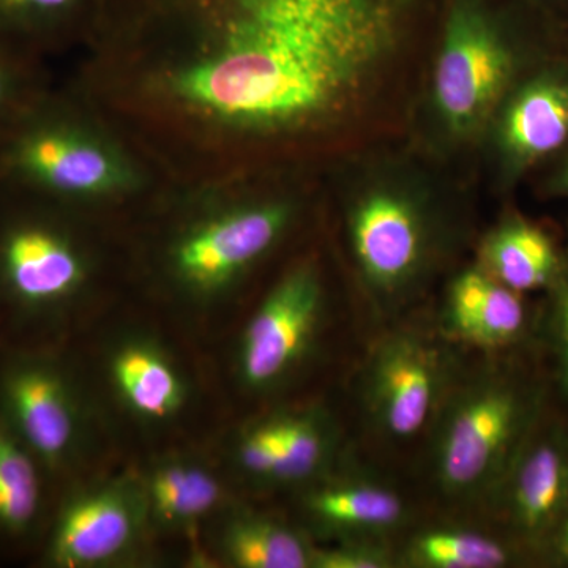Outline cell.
<instances>
[{
    "label": "cell",
    "instance_id": "obj_20",
    "mask_svg": "<svg viewBox=\"0 0 568 568\" xmlns=\"http://www.w3.org/2000/svg\"><path fill=\"white\" fill-rule=\"evenodd\" d=\"M40 506V480L33 454L0 422V528L24 532Z\"/></svg>",
    "mask_w": 568,
    "mask_h": 568
},
{
    "label": "cell",
    "instance_id": "obj_7",
    "mask_svg": "<svg viewBox=\"0 0 568 568\" xmlns=\"http://www.w3.org/2000/svg\"><path fill=\"white\" fill-rule=\"evenodd\" d=\"M84 265L52 224L18 216L0 230V286L26 306L58 305L77 293Z\"/></svg>",
    "mask_w": 568,
    "mask_h": 568
},
{
    "label": "cell",
    "instance_id": "obj_27",
    "mask_svg": "<svg viewBox=\"0 0 568 568\" xmlns=\"http://www.w3.org/2000/svg\"><path fill=\"white\" fill-rule=\"evenodd\" d=\"M547 548L551 549L552 558L556 562L568 567V511L566 517L560 519L558 528L548 538Z\"/></svg>",
    "mask_w": 568,
    "mask_h": 568
},
{
    "label": "cell",
    "instance_id": "obj_8",
    "mask_svg": "<svg viewBox=\"0 0 568 568\" xmlns=\"http://www.w3.org/2000/svg\"><path fill=\"white\" fill-rule=\"evenodd\" d=\"M351 237L366 282L394 297L420 272L426 253L424 216L405 197L375 193L351 215Z\"/></svg>",
    "mask_w": 568,
    "mask_h": 568
},
{
    "label": "cell",
    "instance_id": "obj_23",
    "mask_svg": "<svg viewBox=\"0 0 568 568\" xmlns=\"http://www.w3.org/2000/svg\"><path fill=\"white\" fill-rule=\"evenodd\" d=\"M278 457L280 436L276 418L254 426L239 443V465L254 477L274 480Z\"/></svg>",
    "mask_w": 568,
    "mask_h": 568
},
{
    "label": "cell",
    "instance_id": "obj_13",
    "mask_svg": "<svg viewBox=\"0 0 568 568\" xmlns=\"http://www.w3.org/2000/svg\"><path fill=\"white\" fill-rule=\"evenodd\" d=\"M526 324L517 291L485 271H467L452 284L446 325L462 342L480 347L510 345Z\"/></svg>",
    "mask_w": 568,
    "mask_h": 568
},
{
    "label": "cell",
    "instance_id": "obj_25",
    "mask_svg": "<svg viewBox=\"0 0 568 568\" xmlns=\"http://www.w3.org/2000/svg\"><path fill=\"white\" fill-rule=\"evenodd\" d=\"M394 566L390 552L369 538L345 540L327 549H313L315 568H388Z\"/></svg>",
    "mask_w": 568,
    "mask_h": 568
},
{
    "label": "cell",
    "instance_id": "obj_4",
    "mask_svg": "<svg viewBox=\"0 0 568 568\" xmlns=\"http://www.w3.org/2000/svg\"><path fill=\"white\" fill-rule=\"evenodd\" d=\"M323 316V286L315 268H294L276 284L244 332L239 368L253 390L290 376L308 353Z\"/></svg>",
    "mask_w": 568,
    "mask_h": 568
},
{
    "label": "cell",
    "instance_id": "obj_11",
    "mask_svg": "<svg viewBox=\"0 0 568 568\" xmlns=\"http://www.w3.org/2000/svg\"><path fill=\"white\" fill-rule=\"evenodd\" d=\"M11 429L33 457L59 465L78 435L73 396L54 368L37 362L11 366L2 384Z\"/></svg>",
    "mask_w": 568,
    "mask_h": 568
},
{
    "label": "cell",
    "instance_id": "obj_14",
    "mask_svg": "<svg viewBox=\"0 0 568 568\" xmlns=\"http://www.w3.org/2000/svg\"><path fill=\"white\" fill-rule=\"evenodd\" d=\"M308 514L321 528L345 540L390 532L406 519L402 496L386 485L353 477L331 481L306 500Z\"/></svg>",
    "mask_w": 568,
    "mask_h": 568
},
{
    "label": "cell",
    "instance_id": "obj_6",
    "mask_svg": "<svg viewBox=\"0 0 568 568\" xmlns=\"http://www.w3.org/2000/svg\"><path fill=\"white\" fill-rule=\"evenodd\" d=\"M283 205L263 204L215 216L183 235L173 252L179 282L194 294L212 295L234 282L282 237Z\"/></svg>",
    "mask_w": 568,
    "mask_h": 568
},
{
    "label": "cell",
    "instance_id": "obj_5",
    "mask_svg": "<svg viewBox=\"0 0 568 568\" xmlns=\"http://www.w3.org/2000/svg\"><path fill=\"white\" fill-rule=\"evenodd\" d=\"M446 384L443 355L416 334L388 336L369 361L366 403L387 436H417L439 407Z\"/></svg>",
    "mask_w": 568,
    "mask_h": 568
},
{
    "label": "cell",
    "instance_id": "obj_15",
    "mask_svg": "<svg viewBox=\"0 0 568 568\" xmlns=\"http://www.w3.org/2000/svg\"><path fill=\"white\" fill-rule=\"evenodd\" d=\"M112 383L130 409L149 420H166L183 405L185 388L174 365L163 353L144 343L115 351Z\"/></svg>",
    "mask_w": 568,
    "mask_h": 568
},
{
    "label": "cell",
    "instance_id": "obj_18",
    "mask_svg": "<svg viewBox=\"0 0 568 568\" xmlns=\"http://www.w3.org/2000/svg\"><path fill=\"white\" fill-rule=\"evenodd\" d=\"M144 499L163 525L186 526L211 514L222 500V485L193 463H168L153 470Z\"/></svg>",
    "mask_w": 568,
    "mask_h": 568
},
{
    "label": "cell",
    "instance_id": "obj_9",
    "mask_svg": "<svg viewBox=\"0 0 568 568\" xmlns=\"http://www.w3.org/2000/svg\"><path fill=\"white\" fill-rule=\"evenodd\" d=\"M499 489L511 528L529 544H547L568 511L566 429H532Z\"/></svg>",
    "mask_w": 568,
    "mask_h": 568
},
{
    "label": "cell",
    "instance_id": "obj_21",
    "mask_svg": "<svg viewBox=\"0 0 568 568\" xmlns=\"http://www.w3.org/2000/svg\"><path fill=\"white\" fill-rule=\"evenodd\" d=\"M280 457L274 480L297 481L315 476L334 450L327 420L315 414L276 418Z\"/></svg>",
    "mask_w": 568,
    "mask_h": 568
},
{
    "label": "cell",
    "instance_id": "obj_1",
    "mask_svg": "<svg viewBox=\"0 0 568 568\" xmlns=\"http://www.w3.org/2000/svg\"><path fill=\"white\" fill-rule=\"evenodd\" d=\"M156 91L211 132L293 129L338 106L387 50L405 0H211Z\"/></svg>",
    "mask_w": 568,
    "mask_h": 568
},
{
    "label": "cell",
    "instance_id": "obj_3",
    "mask_svg": "<svg viewBox=\"0 0 568 568\" xmlns=\"http://www.w3.org/2000/svg\"><path fill=\"white\" fill-rule=\"evenodd\" d=\"M511 74V54L493 22L459 3L448 20L436 69V102L455 132H467L491 110Z\"/></svg>",
    "mask_w": 568,
    "mask_h": 568
},
{
    "label": "cell",
    "instance_id": "obj_10",
    "mask_svg": "<svg viewBox=\"0 0 568 568\" xmlns=\"http://www.w3.org/2000/svg\"><path fill=\"white\" fill-rule=\"evenodd\" d=\"M123 485L82 493L63 508L50 545L59 567H99L122 556L138 536L144 503Z\"/></svg>",
    "mask_w": 568,
    "mask_h": 568
},
{
    "label": "cell",
    "instance_id": "obj_17",
    "mask_svg": "<svg viewBox=\"0 0 568 568\" xmlns=\"http://www.w3.org/2000/svg\"><path fill=\"white\" fill-rule=\"evenodd\" d=\"M226 562L239 568L313 567V549L293 529L261 515H239L222 536Z\"/></svg>",
    "mask_w": 568,
    "mask_h": 568
},
{
    "label": "cell",
    "instance_id": "obj_24",
    "mask_svg": "<svg viewBox=\"0 0 568 568\" xmlns=\"http://www.w3.org/2000/svg\"><path fill=\"white\" fill-rule=\"evenodd\" d=\"M0 43V136L37 102L29 91L28 78Z\"/></svg>",
    "mask_w": 568,
    "mask_h": 568
},
{
    "label": "cell",
    "instance_id": "obj_16",
    "mask_svg": "<svg viewBox=\"0 0 568 568\" xmlns=\"http://www.w3.org/2000/svg\"><path fill=\"white\" fill-rule=\"evenodd\" d=\"M484 256L488 274L517 293L547 286L559 272L558 253L548 235L521 220L495 231Z\"/></svg>",
    "mask_w": 568,
    "mask_h": 568
},
{
    "label": "cell",
    "instance_id": "obj_12",
    "mask_svg": "<svg viewBox=\"0 0 568 568\" xmlns=\"http://www.w3.org/2000/svg\"><path fill=\"white\" fill-rule=\"evenodd\" d=\"M568 141V74L547 71L519 89L503 122L504 148L518 166L544 159Z\"/></svg>",
    "mask_w": 568,
    "mask_h": 568
},
{
    "label": "cell",
    "instance_id": "obj_26",
    "mask_svg": "<svg viewBox=\"0 0 568 568\" xmlns=\"http://www.w3.org/2000/svg\"><path fill=\"white\" fill-rule=\"evenodd\" d=\"M556 335L560 354V368H562L564 383L568 388V286L560 291L558 305H556Z\"/></svg>",
    "mask_w": 568,
    "mask_h": 568
},
{
    "label": "cell",
    "instance_id": "obj_22",
    "mask_svg": "<svg viewBox=\"0 0 568 568\" xmlns=\"http://www.w3.org/2000/svg\"><path fill=\"white\" fill-rule=\"evenodd\" d=\"M82 0H0V43L39 40L58 31Z\"/></svg>",
    "mask_w": 568,
    "mask_h": 568
},
{
    "label": "cell",
    "instance_id": "obj_2",
    "mask_svg": "<svg viewBox=\"0 0 568 568\" xmlns=\"http://www.w3.org/2000/svg\"><path fill=\"white\" fill-rule=\"evenodd\" d=\"M537 422V398L510 377L491 375L448 399L435 444V474L454 497L499 489Z\"/></svg>",
    "mask_w": 568,
    "mask_h": 568
},
{
    "label": "cell",
    "instance_id": "obj_19",
    "mask_svg": "<svg viewBox=\"0 0 568 568\" xmlns=\"http://www.w3.org/2000/svg\"><path fill=\"white\" fill-rule=\"evenodd\" d=\"M511 548L473 530L435 529L409 541L405 562L418 568H503L514 564Z\"/></svg>",
    "mask_w": 568,
    "mask_h": 568
},
{
    "label": "cell",
    "instance_id": "obj_28",
    "mask_svg": "<svg viewBox=\"0 0 568 568\" xmlns=\"http://www.w3.org/2000/svg\"><path fill=\"white\" fill-rule=\"evenodd\" d=\"M560 185L564 186V190L568 192V164L566 171H564L562 179H560Z\"/></svg>",
    "mask_w": 568,
    "mask_h": 568
}]
</instances>
